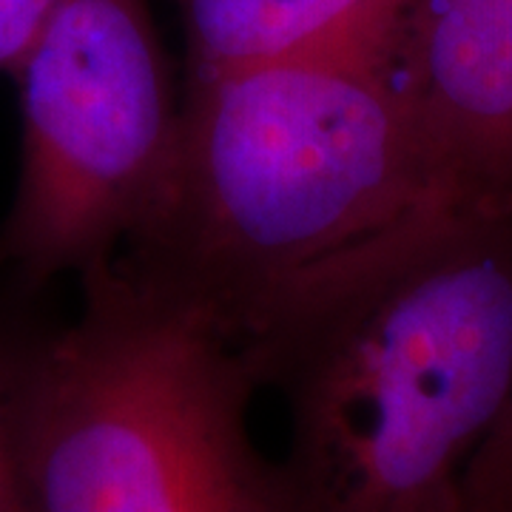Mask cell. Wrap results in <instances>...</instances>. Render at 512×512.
<instances>
[{
	"mask_svg": "<svg viewBox=\"0 0 512 512\" xmlns=\"http://www.w3.org/2000/svg\"><path fill=\"white\" fill-rule=\"evenodd\" d=\"M453 214L379 63L282 57L185 80L165 197L117 259L251 350Z\"/></svg>",
	"mask_w": 512,
	"mask_h": 512,
	"instance_id": "obj_1",
	"label": "cell"
},
{
	"mask_svg": "<svg viewBox=\"0 0 512 512\" xmlns=\"http://www.w3.org/2000/svg\"><path fill=\"white\" fill-rule=\"evenodd\" d=\"M242 353L288 413L274 512L458 504L512 390V214L447 217Z\"/></svg>",
	"mask_w": 512,
	"mask_h": 512,
	"instance_id": "obj_2",
	"label": "cell"
},
{
	"mask_svg": "<svg viewBox=\"0 0 512 512\" xmlns=\"http://www.w3.org/2000/svg\"><path fill=\"white\" fill-rule=\"evenodd\" d=\"M77 279V316L35 328L20 373L32 510L274 512L245 353L117 256Z\"/></svg>",
	"mask_w": 512,
	"mask_h": 512,
	"instance_id": "obj_3",
	"label": "cell"
},
{
	"mask_svg": "<svg viewBox=\"0 0 512 512\" xmlns=\"http://www.w3.org/2000/svg\"><path fill=\"white\" fill-rule=\"evenodd\" d=\"M12 77L20 177L0 222V282L35 296L111 262L154 220L183 97L148 0H60Z\"/></svg>",
	"mask_w": 512,
	"mask_h": 512,
	"instance_id": "obj_4",
	"label": "cell"
},
{
	"mask_svg": "<svg viewBox=\"0 0 512 512\" xmlns=\"http://www.w3.org/2000/svg\"><path fill=\"white\" fill-rule=\"evenodd\" d=\"M376 63L447 205L512 214V0H404Z\"/></svg>",
	"mask_w": 512,
	"mask_h": 512,
	"instance_id": "obj_5",
	"label": "cell"
},
{
	"mask_svg": "<svg viewBox=\"0 0 512 512\" xmlns=\"http://www.w3.org/2000/svg\"><path fill=\"white\" fill-rule=\"evenodd\" d=\"M191 74L299 55H382L404 0H177Z\"/></svg>",
	"mask_w": 512,
	"mask_h": 512,
	"instance_id": "obj_6",
	"label": "cell"
},
{
	"mask_svg": "<svg viewBox=\"0 0 512 512\" xmlns=\"http://www.w3.org/2000/svg\"><path fill=\"white\" fill-rule=\"evenodd\" d=\"M35 328L12 311L9 296L0 299V512H35L18 441L20 373Z\"/></svg>",
	"mask_w": 512,
	"mask_h": 512,
	"instance_id": "obj_7",
	"label": "cell"
},
{
	"mask_svg": "<svg viewBox=\"0 0 512 512\" xmlns=\"http://www.w3.org/2000/svg\"><path fill=\"white\" fill-rule=\"evenodd\" d=\"M458 512H512V390L458 476Z\"/></svg>",
	"mask_w": 512,
	"mask_h": 512,
	"instance_id": "obj_8",
	"label": "cell"
},
{
	"mask_svg": "<svg viewBox=\"0 0 512 512\" xmlns=\"http://www.w3.org/2000/svg\"><path fill=\"white\" fill-rule=\"evenodd\" d=\"M60 0H0V72L12 74Z\"/></svg>",
	"mask_w": 512,
	"mask_h": 512,
	"instance_id": "obj_9",
	"label": "cell"
},
{
	"mask_svg": "<svg viewBox=\"0 0 512 512\" xmlns=\"http://www.w3.org/2000/svg\"><path fill=\"white\" fill-rule=\"evenodd\" d=\"M424 512H458V504H444V507H433V510Z\"/></svg>",
	"mask_w": 512,
	"mask_h": 512,
	"instance_id": "obj_10",
	"label": "cell"
}]
</instances>
